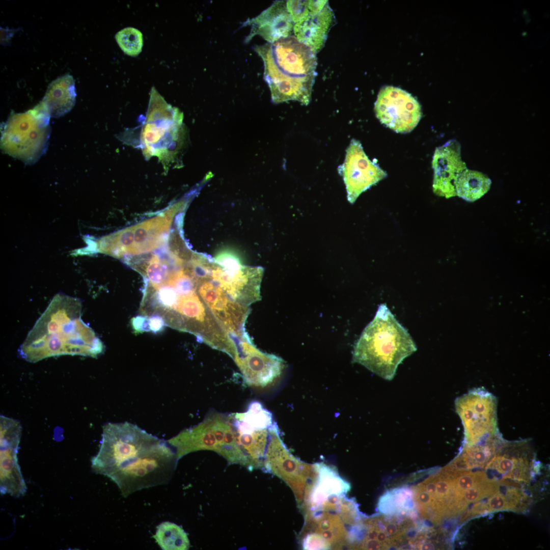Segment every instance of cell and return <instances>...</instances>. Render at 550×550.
Instances as JSON below:
<instances>
[{"label": "cell", "instance_id": "3957f363", "mask_svg": "<svg viewBox=\"0 0 550 550\" xmlns=\"http://www.w3.org/2000/svg\"><path fill=\"white\" fill-rule=\"evenodd\" d=\"M254 48L263 61L264 78L272 101L295 100L309 104L317 74L316 53L294 36Z\"/></svg>", "mask_w": 550, "mask_h": 550}, {"label": "cell", "instance_id": "7c38bea8", "mask_svg": "<svg viewBox=\"0 0 550 550\" xmlns=\"http://www.w3.org/2000/svg\"><path fill=\"white\" fill-rule=\"evenodd\" d=\"M237 349L235 362L244 381L250 386L263 388L271 384L285 368V362L281 358L260 351L250 338L241 340Z\"/></svg>", "mask_w": 550, "mask_h": 550}, {"label": "cell", "instance_id": "d6986e66", "mask_svg": "<svg viewBox=\"0 0 550 550\" xmlns=\"http://www.w3.org/2000/svg\"><path fill=\"white\" fill-rule=\"evenodd\" d=\"M153 538L163 550H187L190 542L181 526L170 521L159 524Z\"/></svg>", "mask_w": 550, "mask_h": 550}, {"label": "cell", "instance_id": "484cf974", "mask_svg": "<svg viewBox=\"0 0 550 550\" xmlns=\"http://www.w3.org/2000/svg\"><path fill=\"white\" fill-rule=\"evenodd\" d=\"M130 323L133 332L135 334L150 331L149 317L145 315H139L133 317Z\"/></svg>", "mask_w": 550, "mask_h": 550}, {"label": "cell", "instance_id": "30bf717a", "mask_svg": "<svg viewBox=\"0 0 550 550\" xmlns=\"http://www.w3.org/2000/svg\"><path fill=\"white\" fill-rule=\"evenodd\" d=\"M21 426L17 420L0 417V490L3 495L23 496L26 485L18 463L17 454Z\"/></svg>", "mask_w": 550, "mask_h": 550}, {"label": "cell", "instance_id": "6da1fadb", "mask_svg": "<svg viewBox=\"0 0 550 550\" xmlns=\"http://www.w3.org/2000/svg\"><path fill=\"white\" fill-rule=\"evenodd\" d=\"M178 460L168 442L127 422L108 423L103 426L91 469L109 478L126 498L143 489L168 484Z\"/></svg>", "mask_w": 550, "mask_h": 550}, {"label": "cell", "instance_id": "e0dca14e", "mask_svg": "<svg viewBox=\"0 0 550 550\" xmlns=\"http://www.w3.org/2000/svg\"><path fill=\"white\" fill-rule=\"evenodd\" d=\"M132 227L134 236L131 255L151 251L167 240L168 227L164 221L158 216Z\"/></svg>", "mask_w": 550, "mask_h": 550}, {"label": "cell", "instance_id": "cb8c5ba5", "mask_svg": "<svg viewBox=\"0 0 550 550\" xmlns=\"http://www.w3.org/2000/svg\"><path fill=\"white\" fill-rule=\"evenodd\" d=\"M309 1H287L286 6L294 23L310 15Z\"/></svg>", "mask_w": 550, "mask_h": 550}, {"label": "cell", "instance_id": "83f0119b", "mask_svg": "<svg viewBox=\"0 0 550 550\" xmlns=\"http://www.w3.org/2000/svg\"><path fill=\"white\" fill-rule=\"evenodd\" d=\"M327 3V1H309V15L320 12Z\"/></svg>", "mask_w": 550, "mask_h": 550}, {"label": "cell", "instance_id": "603a6c76", "mask_svg": "<svg viewBox=\"0 0 550 550\" xmlns=\"http://www.w3.org/2000/svg\"><path fill=\"white\" fill-rule=\"evenodd\" d=\"M499 484L496 481L487 479L466 489L463 492L460 502V512L466 508L468 504L477 502L497 492Z\"/></svg>", "mask_w": 550, "mask_h": 550}, {"label": "cell", "instance_id": "2e32d148", "mask_svg": "<svg viewBox=\"0 0 550 550\" xmlns=\"http://www.w3.org/2000/svg\"><path fill=\"white\" fill-rule=\"evenodd\" d=\"M76 94L73 76L65 74L53 80L48 86L42 101L51 117L58 118L68 113L74 106Z\"/></svg>", "mask_w": 550, "mask_h": 550}, {"label": "cell", "instance_id": "52a82bcc", "mask_svg": "<svg viewBox=\"0 0 550 550\" xmlns=\"http://www.w3.org/2000/svg\"><path fill=\"white\" fill-rule=\"evenodd\" d=\"M146 121L142 127L141 142L146 157L157 156L163 165L173 159L181 147L183 115L161 98L151 100Z\"/></svg>", "mask_w": 550, "mask_h": 550}, {"label": "cell", "instance_id": "7a4b0ae2", "mask_svg": "<svg viewBox=\"0 0 550 550\" xmlns=\"http://www.w3.org/2000/svg\"><path fill=\"white\" fill-rule=\"evenodd\" d=\"M105 347L95 332L81 319L78 298L56 294L36 322L18 350L31 363L64 355L96 358Z\"/></svg>", "mask_w": 550, "mask_h": 550}, {"label": "cell", "instance_id": "8fae6325", "mask_svg": "<svg viewBox=\"0 0 550 550\" xmlns=\"http://www.w3.org/2000/svg\"><path fill=\"white\" fill-rule=\"evenodd\" d=\"M339 174L345 184L348 201L353 204L363 192L387 176V173L365 154L361 142L352 139Z\"/></svg>", "mask_w": 550, "mask_h": 550}, {"label": "cell", "instance_id": "9c48e42d", "mask_svg": "<svg viewBox=\"0 0 550 550\" xmlns=\"http://www.w3.org/2000/svg\"><path fill=\"white\" fill-rule=\"evenodd\" d=\"M374 111L382 124L401 133L411 131L422 115L421 105L414 97L405 90L390 86L380 90Z\"/></svg>", "mask_w": 550, "mask_h": 550}, {"label": "cell", "instance_id": "5b68a950", "mask_svg": "<svg viewBox=\"0 0 550 550\" xmlns=\"http://www.w3.org/2000/svg\"><path fill=\"white\" fill-rule=\"evenodd\" d=\"M178 460L200 450H212L230 463L248 466L247 457L239 445L230 415L208 414L202 422L184 429L168 441Z\"/></svg>", "mask_w": 550, "mask_h": 550}, {"label": "cell", "instance_id": "4fadbf2b", "mask_svg": "<svg viewBox=\"0 0 550 550\" xmlns=\"http://www.w3.org/2000/svg\"><path fill=\"white\" fill-rule=\"evenodd\" d=\"M432 167L434 171L433 191L437 195L449 198L456 196L454 182L458 175L466 169L460 156V146L456 141H449L434 151Z\"/></svg>", "mask_w": 550, "mask_h": 550}, {"label": "cell", "instance_id": "277c9868", "mask_svg": "<svg viewBox=\"0 0 550 550\" xmlns=\"http://www.w3.org/2000/svg\"><path fill=\"white\" fill-rule=\"evenodd\" d=\"M417 349L407 329L383 304L356 342L352 362L391 380L399 365Z\"/></svg>", "mask_w": 550, "mask_h": 550}, {"label": "cell", "instance_id": "44dd1931", "mask_svg": "<svg viewBox=\"0 0 550 550\" xmlns=\"http://www.w3.org/2000/svg\"><path fill=\"white\" fill-rule=\"evenodd\" d=\"M319 470V480L312 496L313 502H322L331 495L340 494L349 489V485L328 467L321 466Z\"/></svg>", "mask_w": 550, "mask_h": 550}, {"label": "cell", "instance_id": "5bb4252c", "mask_svg": "<svg viewBox=\"0 0 550 550\" xmlns=\"http://www.w3.org/2000/svg\"><path fill=\"white\" fill-rule=\"evenodd\" d=\"M246 25H250L251 29L246 42L254 36L260 35L268 43H273L291 36L294 23L287 10L286 1H277L257 17L248 19L243 23Z\"/></svg>", "mask_w": 550, "mask_h": 550}, {"label": "cell", "instance_id": "8992f818", "mask_svg": "<svg viewBox=\"0 0 550 550\" xmlns=\"http://www.w3.org/2000/svg\"><path fill=\"white\" fill-rule=\"evenodd\" d=\"M50 117L42 101L26 112L12 114L2 132V150L25 164L37 162L47 148Z\"/></svg>", "mask_w": 550, "mask_h": 550}, {"label": "cell", "instance_id": "7402d4cb", "mask_svg": "<svg viewBox=\"0 0 550 550\" xmlns=\"http://www.w3.org/2000/svg\"><path fill=\"white\" fill-rule=\"evenodd\" d=\"M115 38L120 48L128 56L136 57L142 50L143 34L135 28H125L116 34Z\"/></svg>", "mask_w": 550, "mask_h": 550}, {"label": "cell", "instance_id": "ac0fdd59", "mask_svg": "<svg viewBox=\"0 0 550 550\" xmlns=\"http://www.w3.org/2000/svg\"><path fill=\"white\" fill-rule=\"evenodd\" d=\"M491 180L484 174L467 168L460 173L454 182L456 195L468 202H474L490 189Z\"/></svg>", "mask_w": 550, "mask_h": 550}, {"label": "cell", "instance_id": "9a60e30c", "mask_svg": "<svg viewBox=\"0 0 550 550\" xmlns=\"http://www.w3.org/2000/svg\"><path fill=\"white\" fill-rule=\"evenodd\" d=\"M335 23L334 11L327 3L318 13L308 15L295 23L294 36L317 53L324 47L328 32Z\"/></svg>", "mask_w": 550, "mask_h": 550}, {"label": "cell", "instance_id": "4316f807", "mask_svg": "<svg viewBox=\"0 0 550 550\" xmlns=\"http://www.w3.org/2000/svg\"><path fill=\"white\" fill-rule=\"evenodd\" d=\"M149 317L150 331L157 334L163 331L166 325L164 319L160 315H153Z\"/></svg>", "mask_w": 550, "mask_h": 550}, {"label": "cell", "instance_id": "d4e9b609", "mask_svg": "<svg viewBox=\"0 0 550 550\" xmlns=\"http://www.w3.org/2000/svg\"><path fill=\"white\" fill-rule=\"evenodd\" d=\"M487 504L488 512L510 510L507 498L498 492L491 496Z\"/></svg>", "mask_w": 550, "mask_h": 550}, {"label": "cell", "instance_id": "ffe728a7", "mask_svg": "<svg viewBox=\"0 0 550 550\" xmlns=\"http://www.w3.org/2000/svg\"><path fill=\"white\" fill-rule=\"evenodd\" d=\"M413 506L412 491L404 487L386 492L378 503L379 511L385 515L407 513Z\"/></svg>", "mask_w": 550, "mask_h": 550}, {"label": "cell", "instance_id": "ba28073f", "mask_svg": "<svg viewBox=\"0 0 550 550\" xmlns=\"http://www.w3.org/2000/svg\"><path fill=\"white\" fill-rule=\"evenodd\" d=\"M455 407L464 429L463 446L483 443L500 433L497 399L485 388H474L457 397Z\"/></svg>", "mask_w": 550, "mask_h": 550}]
</instances>
